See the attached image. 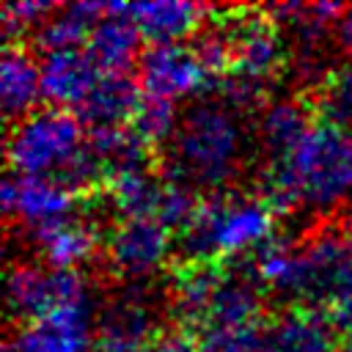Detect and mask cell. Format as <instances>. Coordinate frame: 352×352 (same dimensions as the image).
<instances>
[{
    "label": "cell",
    "instance_id": "20",
    "mask_svg": "<svg viewBox=\"0 0 352 352\" xmlns=\"http://www.w3.org/2000/svg\"><path fill=\"white\" fill-rule=\"evenodd\" d=\"M223 267L217 264H184L173 286V314L184 327H198L212 305Z\"/></svg>",
    "mask_w": 352,
    "mask_h": 352
},
{
    "label": "cell",
    "instance_id": "25",
    "mask_svg": "<svg viewBox=\"0 0 352 352\" xmlns=\"http://www.w3.org/2000/svg\"><path fill=\"white\" fill-rule=\"evenodd\" d=\"M322 107H324L327 121H336L344 126L352 124V60L330 72V77L324 80Z\"/></svg>",
    "mask_w": 352,
    "mask_h": 352
},
{
    "label": "cell",
    "instance_id": "6",
    "mask_svg": "<svg viewBox=\"0 0 352 352\" xmlns=\"http://www.w3.org/2000/svg\"><path fill=\"white\" fill-rule=\"evenodd\" d=\"M135 80L143 96L168 102L195 99L206 94L209 85H217L192 44H148L138 58Z\"/></svg>",
    "mask_w": 352,
    "mask_h": 352
},
{
    "label": "cell",
    "instance_id": "29",
    "mask_svg": "<svg viewBox=\"0 0 352 352\" xmlns=\"http://www.w3.org/2000/svg\"><path fill=\"white\" fill-rule=\"evenodd\" d=\"M336 36H338L341 47L352 52V6H349V8L344 11V16L338 19V25H336Z\"/></svg>",
    "mask_w": 352,
    "mask_h": 352
},
{
    "label": "cell",
    "instance_id": "10",
    "mask_svg": "<svg viewBox=\"0 0 352 352\" xmlns=\"http://www.w3.org/2000/svg\"><path fill=\"white\" fill-rule=\"evenodd\" d=\"M3 212L6 217L19 220L28 231L50 226L55 220L72 217L77 192H72L58 179H36V176H8L3 182Z\"/></svg>",
    "mask_w": 352,
    "mask_h": 352
},
{
    "label": "cell",
    "instance_id": "1",
    "mask_svg": "<svg viewBox=\"0 0 352 352\" xmlns=\"http://www.w3.org/2000/svg\"><path fill=\"white\" fill-rule=\"evenodd\" d=\"M352 198V129L336 121H314L297 148L261 173V201L272 212L305 206L330 212Z\"/></svg>",
    "mask_w": 352,
    "mask_h": 352
},
{
    "label": "cell",
    "instance_id": "18",
    "mask_svg": "<svg viewBox=\"0 0 352 352\" xmlns=\"http://www.w3.org/2000/svg\"><path fill=\"white\" fill-rule=\"evenodd\" d=\"M311 126V110L297 99H275L264 104L258 116V140L267 160L280 162L283 157H289Z\"/></svg>",
    "mask_w": 352,
    "mask_h": 352
},
{
    "label": "cell",
    "instance_id": "27",
    "mask_svg": "<svg viewBox=\"0 0 352 352\" xmlns=\"http://www.w3.org/2000/svg\"><path fill=\"white\" fill-rule=\"evenodd\" d=\"M151 352H198L195 333H190L187 327L160 330L154 336V341H151Z\"/></svg>",
    "mask_w": 352,
    "mask_h": 352
},
{
    "label": "cell",
    "instance_id": "28",
    "mask_svg": "<svg viewBox=\"0 0 352 352\" xmlns=\"http://www.w3.org/2000/svg\"><path fill=\"white\" fill-rule=\"evenodd\" d=\"M91 352H151V341H138V338L99 333L94 338V344H91Z\"/></svg>",
    "mask_w": 352,
    "mask_h": 352
},
{
    "label": "cell",
    "instance_id": "15",
    "mask_svg": "<svg viewBox=\"0 0 352 352\" xmlns=\"http://www.w3.org/2000/svg\"><path fill=\"white\" fill-rule=\"evenodd\" d=\"M30 239L47 267L72 270V272H77V267L82 261H88L99 245L94 226L74 214L30 231Z\"/></svg>",
    "mask_w": 352,
    "mask_h": 352
},
{
    "label": "cell",
    "instance_id": "5",
    "mask_svg": "<svg viewBox=\"0 0 352 352\" xmlns=\"http://www.w3.org/2000/svg\"><path fill=\"white\" fill-rule=\"evenodd\" d=\"M91 292L80 272L52 270L47 264H16L6 280V302L8 314L33 322L63 305L88 302Z\"/></svg>",
    "mask_w": 352,
    "mask_h": 352
},
{
    "label": "cell",
    "instance_id": "30",
    "mask_svg": "<svg viewBox=\"0 0 352 352\" xmlns=\"http://www.w3.org/2000/svg\"><path fill=\"white\" fill-rule=\"evenodd\" d=\"M338 352H352V341H349V344H346L344 349H338Z\"/></svg>",
    "mask_w": 352,
    "mask_h": 352
},
{
    "label": "cell",
    "instance_id": "12",
    "mask_svg": "<svg viewBox=\"0 0 352 352\" xmlns=\"http://www.w3.org/2000/svg\"><path fill=\"white\" fill-rule=\"evenodd\" d=\"M41 72V99L50 102V107H63V110H77L94 85L102 80V69L94 63V58L80 50H60L41 55L38 60Z\"/></svg>",
    "mask_w": 352,
    "mask_h": 352
},
{
    "label": "cell",
    "instance_id": "2",
    "mask_svg": "<svg viewBox=\"0 0 352 352\" xmlns=\"http://www.w3.org/2000/svg\"><path fill=\"white\" fill-rule=\"evenodd\" d=\"M242 140L245 132L236 110L217 96L195 99L182 113L176 135L165 146L168 182L217 192L239 170Z\"/></svg>",
    "mask_w": 352,
    "mask_h": 352
},
{
    "label": "cell",
    "instance_id": "17",
    "mask_svg": "<svg viewBox=\"0 0 352 352\" xmlns=\"http://www.w3.org/2000/svg\"><path fill=\"white\" fill-rule=\"evenodd\" d=\"M0 99L11 121L25 118L38 110L41 99V72L38 60L22 44H6L0 58Z\"/></svg>",
    "mask_w": 352,
    "mask_h": 352
},
{
    "label": "cell",
    "instance_id": "22",
    "mask_svg": "<svg viewBox=\"0 0 352 352\" xmlns=\"http://www.w3.org/2000/svg\"><path fill=\"white\" fill-rule=\"evenodd\" d=\"M179 118L182 113L176 110V102H168V99H157V96H143L135 116H132V124L129 129L148 146H168L170 138L176 135V126H179Z\"/></svg>",
    "mask_w": 352,
    "mask_h": 352
},
{
    "label": "cell",
    "instance_id": "9",
    "mask_svg": "<svg viewBox=\"0 0 352 352\" xmlns=\"http://www.w3.org/2000/svg\"><path fill=\"white\" fill-rule=\"evenodd\" d=\"M91 300L63 305L41 319L22 322L6 338V352H91Z\"/></svg>",
    "mask_w": 352,
    "mask_h": 352
},
{
    "label": "cell",
    "instance_id": "11",
    "mask_svg": "<svg viewBox=\"0 0 352 352\" xmlns=\"http://www.w3.org/2000/svg\"><path fill=\"white\" fill-rule=\"evenodd\" d=\"M113 11L124 14L148 44H179L198 33L209 6L187 0H151V3H110Z\"/></svg>",
    "mask_w": 352,
    "mask_h": 352
},
{
    "label": "cell",
    "instance_id": "14",
    "mask_svg": "<svg viewBox=\"0 0 352 352\" xmlns=\"http://www.w3.org/2000/svg\"><path fill=\"white\" fill-rule=\"evenodd\" d=\"M140 99L143 91L138 80H132L129 74H102V80L94 85L88 99L72 113L88 129H116L132 124Z\"/></svg>",
    "mask_w": 352,
    "mask_h": 352
},
{
    "label": "cell",
    "instance_id": "8",
    "mask_svg": "<svg viewBox=\"0 0 352 352\" xmlns=\"http://www.w3.org/2000/svg\"><path fill=\"white\" fill-rule=\"evenodd\" d=\"M170 228L157 217H121L107 234V261L124 278L157 272L170 253Z\"/></svg>",
    "mask_w": 352,
    "mask_h": 352
},
{
    "label": "cell",
    "instance_id": "4",
    "mask_svg": "<svg viewBox=\"0 0 352 352\" xmlns=\"http://www.w3.org/2000/svg\"><path fill=\"white\" fill-rule=\"evenodd\" d=\"M88 143L82 121L63 107H38L11 124L6 162L11 176L60 179Z\"/></svg>",
    "mask_w": 352,
    "mask_h": 352
},
{
    "label": "cell",
    "instance_id": "16",
    "mask_svg": "<svg viewBox=\"0 0 352 352\" xmlns=\"http://www.w3.org/2000/svg\"><path fill=\"white\" fill-rule=\"evenodd\" d=\"M140 38L143 36L138 28L107 3V14L94 25L85 41V52L94 58L102 74H126L132 60L140 58Z\"/></svg>",
    "mask_w": 352,
    "mask_h": 352
},
{
    "label": "cell",
    "instance_id": "3",
    "mask_svg": "<svg viewBox=\"0 0 352 352\" xmlns=\"http://www.w3.org/2000/svg\"><path fill=\"white\" fill-rule=\"evenodd\" d=\"M275 212L261 198L212 192L198 198L192 217L179 231V248L187 264H217L272 239Z\"/></svg>",
    "mask_w": 352,
    "mask_h": 352
},
{
    "label": "cell",
    "instance_id": "23",
    "mask_svg": "<svg viewBox=\"0 0 352 352\" xmlns=\"http://www.w3.org/2000/svg\"><path fill=\"white\" fill-rule=\"evenodd\" d=\"M261 324H201L195 330L198 352H256Z\"/></svg>",
    "mask_w": 352,
    "mask_h": 352
},
{
    "label": "cell",
    "instance_id": "19",
    "mask_svg": "<svg viewBox=\"0 0 352 352\" xmlns=\"http://www.w3.org/2000/svg\"><path fill=\"white\" fill-rule=\"evenodd\" d=\"M107 14V3H72L58 8L36 33H33V47L41 55L60 52V50H80L85 47L94 25Z\"/></svg>",
    "mask_w": 352,
    "mask_h": 352
},
{
    "label": "cell",
    "instance_id": "7",
    "mask_svg": "<svg viewBox=\"0 0 352 352\" xmlns=\"http://www.w3.org/2000/svg\"><path fill=\"white\" fill-rule=\"evenodd\" d=\"M228 52H231V69L228 74L250 80L264 85L286 60V47L278 33V22L264 14L236 11L234 16L220 22Z\"/></svg>",
    "mask_w": 352,
    "mask_h": 352
},
{
    "label": "cell",
    "instance_id": "24",
    "mask_svg": "<svg viewBox=\"0 0 352 352\" xmlns=\"http://www.w3.org/2000/svg\"><path fill=\"white\" fill-rule=\"evenodd\" d=\"M58 11V6L52 3H38V0H14L3 6V33L8 38V44H16L25 33H36L52 14Z\"/></svg>",
    "mask_w": 352,
    "mask_h": 352
},
{
    "label": "cell",
    "instance_id": "13",
    "mask_svg": "<svg viewBox=\"0 0 352 352\" xmlns=\"http://www.w3.org/2000/svg\"><path fill=\"white\" fill-rule=\"evenodd\" d=\"M256 352H336V327L316 308H289L264 322Z\"/></svg>",
    "mask_w": 352,
    "mask_h": 352
},
{
    "label": "cell",
    "instance_id": "21",
    "mask_svg": "<svg viewBox=\"0 0 352 352\" xmlns=\"http://www.w3.org/2000/svg\"><path fill=\"white\" fill-rule=\"evenodd\" d=\"M107 190L118 217H157L165 182H160L151 170H138L107 182Z\"/></svg>",
    "mask_w": 352,
    "mask_h": 352
},
{
    "label": "cell",
    "instance_id": "26",
    "mask_svg": "<svg viewBox=\"0 0 352 352\" xmlns=\"http://www.w3.org/2000/svg\"><path fill=\"white\" fill-rule=\"evenodd\" d=\"M327 319L336 327V333H344L346 338H352V272L333 294L327 305Z\"/></svg>",
    "mask_w": 352,
    "mask_h": 352
}]
</instances>
